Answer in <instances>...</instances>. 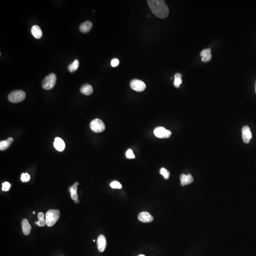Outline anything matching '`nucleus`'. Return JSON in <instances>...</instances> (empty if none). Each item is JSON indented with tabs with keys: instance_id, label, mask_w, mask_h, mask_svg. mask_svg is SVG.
Returning <instances> with one entry per match:
<instances>
[{
	"instance_id": "9b49d317",
	"label": "nucleus",
	"mask_w": 256,
	"mask_h": 256,
	"mask_svg": "<svg viewBox=\"0 0 256 256\" xmlns=\"http://www.w3.org/2000/svg\"><path fill=\"white\" fill-rule=\"evenodd\" d=\"M54 146L57 150L62 152L65 149V142L60 138H55Z\"/></svg>"
},
{
	"instance_id": "ddd939ff",
	"label": "nucleus",
	"mask_w": 256,
	"mask_h": 256,
	"mask_svg": "<svg viewBox=\"0 0 256 256\" xmlns=\"http://www.w3.org/2000/svg\"><path fill=\"white\" fill-rule=\"evenodd\" d=\"M93 27V23L90 21H86L80 25L79 29L83 33H87Z\"/></svg>"
},
{
	"instance_id": "b1692460",
	"label": "nucleus",
	"mask_w": 256,
	"mask_h": 256,
	"mask_svg": "<svg viewBox=\"0 0 256 256\" xmlns=\"http://www.w3.org/2000/svg\"><path fill=\"white\" fill-rule=\"evenodd\" d=\"M126 156L127 157V158L129 159H134L135 157L133 152V151L132 150H130V149L126 151Z\"/></svg>"
},
{
	"instance_id": "f03ea898",
	"label": "nucleus",
	"mask_w": 256,
	"mask_h": 256,
	"mask_svg": "<svg viewBox=\"0 0 256 256\" xmlns=\"http://www.w3.org/2000/svg\"><path fill=\"white\" fill-rule=\"evenodd\" d=\"M60 217V211L58 210H50L46 214V225L48 227H52L55 225Z\"/></svg>"
},
{
	"instance_id": "6ab92c4d",
	"label": "nucleus",
	"mask_w": 256,
	"mask_h": 256,
	"mask_svg": "<svg viewBox=\"0 0 256 256\" xmlns=\"http://www.w3.org/2000/svg\"><path fill=\"white\" fill-rule=\"evenodd\" d=\"M160 174H162V176H163L165 179H168L170 177V172L168 171L167 169H165V168H162L160 169Z\"/></svg>"
},
{
	"instance_id": "4be33fe9",
	"label": "nucleus",
	"mask_w": 256,
	"mask_h": 256,
	"mask_svg": "<svg viewBox=\"0 0 256 256\" xmlns=\"http://www.w3.org/2000/svg\"><path fill=\"white\" fill-rule=\"evenodd\" d=\"M10 187V184L8 182H5L2 184V190L4 191H8L9 190Z\"/></svg>"
},
{
	"instance_id": "473e14b6",
	"label": "nucleus",
	"mask_w": 256,
	"mask_h": 256,
	"mask_svg": "<svg viewBox=\"0 0 256 256\" xmlns=\"http://www.w3.org/2000/svg\"><path fill=\"white\" fill-rule=\"evenodd\" d=\"M75 185H76V186H78L79 185V183L77 182L75 183Z\"/></svg>"
},
{
	"instance_id": "2f4dec72",
	"label": "nucleus",
	"mask_w": 256,
	"mask_h": 256,
	"mask_svg": "<svg viewBox=\"0 0 256 256\" xmlns=\"http://www.w3.org/2000/svg\"><path fill=\"white\" fill-rule=\"evenodd\" d=\"M79 199H76V200L75 201V203H76V204H77V203H79Z\"/></svg>"
},
{
	"instance_id": "5701e85b",
	"label": "nucleus",
	"mask_w": 256,
	"mask_h": 256,
	"mask_svg": "<svg viewBox=\"0 0 256 256\" xmlns=\"http://www.w3.org/2000/svg\"><path fill=\"white\" fill-rule=\"evenodd\" d=\"M77 186H76V185L74 184V185H73V186H72L71 187H69V191L71 194V195L77 194Z\"/></svg>"
},
{
	"instance_id": "2eb2a0df",
	"label": "nucleus",
	"mask_w": 256,
	"mask_h": 256,
	"mask_svg": "<svg viewBox=\"0 0 256 256\" xmlns=\"http://www.w3.org/2000/svg\"><path fill=\"white\" fill-rule=\"evenodd\" d=\"M32 35L34 36V37H35L36 39H40L42 37V31H41V28L37 25H34L32 26L31 30Z\"/></svg>"
},
{
	"instance_id": "412c9836",
	"label": "nucleus",
	"mask_w": 256,
	"mask_h": 256,
	"mask_svg": "<svg viewBox=\"0 0 256 256\" xmlns=\"http://www.w3.org/2000/svg\"><path fill=\"white\" fill-rule=\"evenodd\" d=\"M30 175L28 173H22L21 175V179L22 182H27L30 180Z\"/></svg>"
},
{
	"instance_id": "1a4fd4ad",
	"label": "nucleus",
	"mask_w": 256,
	"mask_h": 256,
	"mask_svg": "<svg viewBox=\"0 0 256 256\" xmlns=\"http://www.w3.org/2000/svg\"><path fill=\"white\" fill-rule=\"evenodd\" d=\"M97 244L98 249L99 252H104L106 246V240L104 235H100L99 236L97 239Z\"/></svg>"
},
{
	"instance_id": "c756f323",
	"label": "nucleus",
	"mask_w": 256,
	"mask_h": 256,
	"mask_svg": "<svg viewBox=\"0 0 256 256\" xmlns=\"http://www.w3.org/2000/svg\"><path fill=\"white\" fill-rule=\"evenodd\" d=\"M44 214L43 213H42V212H40V213H38V215H37L38 219H44Z\"/></svg>"
},
{
	"instance_id": "c85d7f7f",
	"label": "nucleus",
	"mask_w": 256,
	"mask_h": 256,
	"mask_svg": "<svg viewBox=\"0 0 256 256\" xmlns=\"http://www.w3.org/2000/svg\"><path fill=\"white\" fill-rule=\"evenodd\" d=\"M119 64V60L117 58H114L111 61V65L112 67H116Z\"/></svg>"
},
{
	"instance_id": "423d86ee",
	"label": "nucleus",
	"mask_w": 256,
	"mask_h": 256,
	"mask_svg": "<svg viewBox=\"0 0 256 256\" xmlns=\"http://www.w3.org/2000/svg\"><path fill=\"white\" fill-rule=\"evenodd\" d=\"M154 133L159 138H168L171 136L170 130L165 129L163 127H156L154 130Z\"/></svg>"
},
{
	"instance_id": "20e7f679",
	"label": "nucleus",
	"mask_w": 256,
	"mask_h": 256,
	"mask_svg": "<svg viewBox=\"0 0 256 256\" xmlns=\"http://www.w3.org/2000/svg\"><path fill=\"white\" fill-rule=\"evenodd\" d=\"M57 80V77L55 74L51 73L46 76L42 82V86L45 90H50L53 88L55 85Z\"/></svg>"
},
{
	"instance_id": "f3484780",
	"label": "nucleus",
	"mask_w": 256,
	"mask_h": 256,
	"mask_svg": "<svg viewBox=\"0 0 256 256\" xmlns=\"http://www.w3.org/2000/svg\"><path fill=\"white\" fill-rule=\"evenodd\" d=\"M13 141V139L12 138H9L6 141H1L0 142V150H4L8 149Z\"/></svg>"
},
{
	"instance_id": "aec40b11",
	"label": "nucleus",
	"mask_w": 256,
	"mask_h": 256,
	"mask_svg": "<svg viewBox=\"0 0 256 256\" xmlns=\"http://www.w3.org/2000/svg\"><path fill=\"white\" fill-rule=\"evenodd\" d=\"M111 187L113 189H121L122 188V186L121 184L119 182L115 181L112 182L110 184Z\"/></svg>"
},
{
	"instance_id": "a211bd4d",
	"label": "nucleus",
	"mask_w": 256,
	"mask_h": 256,
	"mask_svg": "<svg viewBox=\"0 0 256 256\" xmlns=\"http://www.w3.org/2000/svg\"><path fill=\"white\" fill-rule=\"evenodd\" d=\"M79 65V62L77 59H76L71 64L68 66V70L71 73L76 71L78 69Z\"/></svg>"
},
{
	"instance_id": "39448f33",
	"label": "nucleus",
	"mask_w": 256,
	"mask_h": 256,
	"mask_svg": "<svg viewBox=\"0 0 256 256\" xmlns=\"http://www.w3.org/2000/svg\"><path fill=\"white\" fill-rule=\"evenodd\" d=\"M90 128L93 132L96 133L102 132L106 129V125L100 119L93 120L90 123Z\"/></svg>"
},
{
	"instance_id": "7c9ffc66",
	"label": "nucleus",
	"mask_w": 256,
	"mask_h": 256,
	"mask_svg": "<svg viewBox=\"0 0 256 256\" xmlns=\"http://www.w3.org/2000/svg\"><path fill=\"white\" fill-rule=\"evenodd\" d=\"M174 79L175 78H181L182 75L180 73H176L174 76Z\"/></svg>"
},
{
	"instance_id": "6e6552de",
	"label": "nucleus",
	"mask_w": 256,
	"mask_h": 256,
	"mask_svg": "<svg viewBox=\"0 0 256 256\" xmlns=\"http://www.w3.org/2000/svg\"><path fill=\"white\" fill-rule=\"evenodd\" d=\"M242 137L244 142L248 144L252 137V135L251 129L248 126H244L242 129Z\"/></svg>"
},
{
	"instance_id": "cd10ccee",
	"label": "nucleus",
	"mask_w": 256,
	"mask_h": 256,
	"mask_svg": "<svg viewBox=\"0 0 256 256\" xmlns=\"http://www.w3.org/2000/svg\"><path fill=\"white\" fill-rule=\"evenodd\" d=\"M212 58V55L209 54L202 58V61L204 62H207L211 60Z\"/></svg>"
},
{
	"instance_id": "4468645a",
	"label": "nucleus",
	"mask_w": 256,
	"mask_h": 256,
	"mask_svg": "<svg viewBox=\"0 0 256 256\" xmlns=\"http://www.w3.org/2000/svg\"><path fill=\"white\" fill-rule=\"evenodd\" d=\"M22 224L23 233L25 235L30 234L31 227V225H30L27 219H23L22 221Z\"/></svg>"
},
{
	"instance_id": "dca6fc26",
	"label": "nucleus",
	"mask_w": 256,
	"mask_h": 256,
	"mask_svg": "<svg viewBox=\"0 0 256 256\" xmlns=\"http://www.w3.org/2000/svg\"><path fill=\"white\" fill-rule=\"evenodd\" d=\"M81 93L86 95H91L93 92V88L92 86L89 84H85L81 87Z\"/></svg>"
},
{
	"instance_id": "a878e982",
	"label": "nucleus",
	"mask_w": 256,
	"mask_h": 256,
	"mask_svg": "<svg viewBox=\"0 0 256 256\" xmlns=\"http://www.w3.org/2000/svg\"><path fill=\"white\" fill-rule=\"evenodd\" d=\"M35 224L40 227L44 226L46 225V220L45 219H39L37 222H36Z\"/></svg>"
},
{
	"instance_id": "393cba45",
	"label": "nucleus",
	"mask_w": 256,
	"mask_h": 256,
	"mask_svg": "<svg viewBox=\"0 0 256 256\" xmlns=\"http://www.w3.org/2000/svg\"><path fill=\"white\" fill-rule=\"evenodd\" d=\"M211 51H212V50H211V49H210V48L204 49L203 51H201V52L200 56L203 57L206 56L207 55L211 54Z\"/></svg>"
},
{
	"instance_id": "72a5a7b5",
	"label": "nucleus",
	"mask_w": 256,
	"mask_h": 256,
	"mask_svg": "<svg viewBox=\"0 0 256 256\" xmlns=\"http://www.w3.org/2000/svg\"><path fill=\"white\" fill-rule=\"evenodd\" d=\"M144 256V255H139V256Z\"/></svg>"
},
{
	"instance_id": "7ed1b4c3",
	"label": "nucleus",
	"mask_w": 256,
	"mask_h": 256,
	"mask_svg": "<svg viewBox=\"0 0 256 256\" xmlns=\"http://www.w3.org/2000/svg\"><path fill=\"white\" fill-rule=\"evenodd\" d=\"M26 97V94L22 90H16L10 93L8 95V100L13 103H18L24 100Z\"/></svg>"
},
{
	"instance_id": "f8f14e48",
	"label": "nucleus",
	"mask_w": 256,
	"mask_h": 256,
	"mask_svg": "<svg viewBox=\"0 0 256 256\" xmlns=\"http://www.w3.org/2000/svg\"><path fill=\"white\" fill-rule=\"evenodd\" d=\"M180 181L182 186H185L189 185L194 181V179L191 174H183L180 176Z\"/></svg>"
},
{
	"instance_id": "bb28decb",
	"label": "nucleus",
	"mask_w": 256,
	"mask_h": 256,
	"mask_svg": "<svg viewBox=\"0 0 256 256\" xmlns=\"http://www.w3.org/2000/svg\"><path fill=\"white\" fill-rule=\"evenodd\" d=\"M182 83V80L181 78H175L174 85L175 87H177V88H179Z\"/></svg>"
},
{
	"instance_id": "f704fd0d",
	"label": "nucleus",
	"mask_w": 256,
	"mask_h": 256,
	"mask_svg": "<svg viewBox=\"0 0 256 256\" xmlns=\"http://www.w3.org/2000/svg\"><path fill=\"white\" fill-rule=\"evenodd\" d=\"M33 214H35V212H33Z\"/></svg>"
},
{
	"instance_id": "0eeeda50",
	"label": "nucleus",
	"mask_w": 256,
	"mask_h": 256,
	"mask_svg": "<svg viewBox=\"0 0 256 256\" xmlns=\"http://www.w3.org/2000/svg\"><path fill=\"white\" fill-rule=\"evenodd\" d=\"M130 86L134 91L139 92L144 91L146 87L144 82L138 79L132 80L130 82Z\"/></svg>"
},
{
	"instance_id": "f257e3e1",
	"label": "nucleus",
	"mask_w": 256,
	"mask_h": 256,
	"mask_svg": "<svg viewBox=\"0 0 256 256\" xmlns=\"http://www.w3.org/2000/svg\"><path fill=\"white\" fill-rule=\"evenodd\" d=\"M147 4L154 15L159 18H167L169 14V8L163 0H148Z\"/></svg>"
},
{
	"instance_id": "c9c22d12",
	"label": "nucleus",
	"mask_w": 256,
	"mask_h": 256,
	"mask_svg": "<svg viewBox=\"0 0 256 256\" xmlns=\"http://www.w3.org/2000/svg\"></svg>"
},
{
	"instance_id": "9d476101",
	"label": "nucleus",
	"mask_w": 256,
	"mask_h": 256,
	"mask_svg": "<svg viewBox=\"0 0 256 256\" xmlns=\"http://www.w3.org/2000/svg\"><path fill=\"white\" fill-rule=\"evenodd\" d=\"M138 219L142 222H150L153 221V217L148 212H143L139 213Z\"/></svg>"
}]
</instances>
